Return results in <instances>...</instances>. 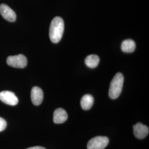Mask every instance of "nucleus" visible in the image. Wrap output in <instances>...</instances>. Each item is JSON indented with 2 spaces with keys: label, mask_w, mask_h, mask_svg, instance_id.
<instances>
[{
  "label": "nucleus",
  "mask_w": 149,
  "mask_h": 149,
  "mask_svg": "<svg viewBox=\"0 0 149 149\" xmlns=\"http://www.w3.org/2000/svg\"><path fill=\"white\" fill-rule=\"evenodd\" d=\"M64 31V22L60 17H56L52 20L49 29V37L51 41L57 43L60 41Z\"/></svg>",
  "instance_id": "f257e3e1"
},
{
  "label": "nucleus",
  "mask_w": 149,
  "mask_h": 149,
  "mask_svg": "<svg viewBox=\"0 0 149 149\" xmlns=\"http://www.w3.org/2000/svg\"><path fill=\"white\" fill-rule=\"evenodd\" d=\"M124 83V76L122 73L116 74L112 80L109 90V96L112 99H116L120 96Z\"/></svg>",
  "instance_id": "f03ea898"
},
{
  "label": "nucleus",
  "mask_w": 149,
  "mask_h": 149,
  "mask_svg": "<svg viewBox=\"0 0 149 149\" xmlns=\"http://www.w3.org/2000/svg\"><path fill=\"white\" fill-rule=\"evenodd\" d=\"M7 64L16 68H24L27 65V59L22 54L10 56L7 59Z\"/></svg>",
  "instance_id": "7ed1b4c3"
},
{
  "label": "nucleus",
  "mask_w": 149,
  "mask_h": 149,
  "mask_svg": "<svg viewBox=\"0 0 149 149\" xmlns=\"http://www.w3.org/2000/svg\"><path fill=\"white\" fill-rule=\"evenodd\" d=\"M109 143L106 136H96L91 139L87 144V149H104Z\"/></svg>",
  "instance_id": "20e7f679"
},
{
  "label": "nucleus",
  "mask_w": 149,
  "mask_h": 149,
  "mask_svg": "<svg viewBox=\"0 0 149 149\" xmlns=\"http://www.w3.org/2000/svg\"><path fill=\"white\" fill-rule=\"evenodd\" d=\"M0 100L10 106H16L18 103V98L15 94L8 91H3L0 92Z\"/></svg>",
  "instance_id": "39448f33"
},
{
  "label": "nucleus",
  "mask_w": 149,
  "mask_h": 149,
  "mask_svg": "<svg viewBox=\"0 0 149 149\" xmlns=\"http://www.w3.org/2000/svg\"><path fill=\"white\" fill-rule=\"evenodd\" d=\"M0 13L6 20L11 22L16 21V13L8 6L5 3L0 5Z\"/></svg>",
  "instance_id": "423d86ee"
},
{
  "label": "nucleus",
  "mask_w": 149,
  "mask_h": 149,
  "mask_svg": "<svg viewBox=\"0 0 149 149\" xmlns=\"http://www.w3.org/2000/svg\"><path fill=\"white\" fill-rule=\"evenodd\" d=\"M134 134L136 138L143 139L149 134V128L141 123H138L133 126Z\"/></svg>",
  "instance_id": "0eeeda50"
},
{
  "label": "nucleus",
  "mask_w": 149,
  "mask_h": 149,
  "mask_svg": "<svg viewBox=\"0 0 149 149\" xmlns=\"http://www.w3.org/2000/svg\"><path fill=\"white\" fill-rule=\"evenodd\" d=\"M31 97L32 103L36 106H39L43 101L44 94L43 91L39 87H33L31 91Z\"/></svg>",
  "instance_id": "6e6552de"
},
{
  "label": "nucleus",
  "mask_w": 149,
  "mask_h": 149,
  "mask_svg": "<svg viewBox=\"0 0 149 149\" xmlns=\"http://www.w3.org/2000/svg\"><path fill=\"white\" fill-rule=\"evenodd\" d=\"M68 118L67 112L63 108H57L54 112L53 121L56 124L63 123L67 120Z\"/></svg>",
  "instance_id": "1a4fd4ad"
},
{
  "label": "nucleus",
  "mask_w": 149,
  "mask_h": 149,
  "mask_svg": "<svg viewBox=\"0 0 149 149\" xmlns=\"http://www.w3.org/2000/svg\"><path fill=\"white\" fill-rule=\"evenodd\" d=\"M94 103L93 96L89 94L85 95L82 97L81 100V106L83 109L89 110L92 108Z\"/></svg>",
  "instance_id": "9d476101"
},
{
  "label": "nucleus",
  "mask_w": 149,
  "mask_h": 149,
  "mask_svg": "<svg viewBox=\"0 0 149 149\" xmlns=\"http://www.w3.org/2000/svg\"><path fill=\"white\" fill-rule=\"evenodd\" d=\"M135 43L132 39H127L123 42L121 48L125 53H132L135 49Z\"/></svg>",
  "instance_id": "9b49d317"
},
{
  "label": "nucleus",
  "mask_w": 149,
  "mask_h": 149,
  "mask_svg": "<svg viewBox=\"0 0 149 149\" xmlns=\"http://www.w3.org/2000/svg\"><path fill=\"white\" fill-rule=\"evenodd\" d=\"M85 64L90 68H95L100 63V58L96 55H88L85 59Z\"/></svg>",
  "instance_id": "f8f14e48"
},
{
  "label": "nucleus",
  "mask_w": 149,
  "mask_h": 149,
  "mask_svg": "<svg viewBox=\"0 0 149 149\" xmlns=\"http://www.w3.org/2000/svg\"><path fill=\"white\" fill-rule=\"evenodd\" d=\"M7 123L5 120L2 118L0 117V132L4 130L6 128Z\"/></svg>",
  "instance_id": "ddd939ff"
},
{
  "label": "nucleus",
  "mask_w": 149,
  "mask_h": 149,
  "mask_svg": "<svg viewBox=\"0 0 149 149\" xmlns=\"http://www.w3.org/2000/svg\"><path fill=\"white\" fill-rule=\"evenodd\" d=\"M26 149H46L43 147L42 146H34V147H31V148H28Z\"/></svg>",
  "instance_id": "4468645a"
}]
</instances>
